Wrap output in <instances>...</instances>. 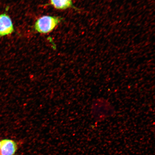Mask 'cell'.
Here are the masks:
<instances>
[{"label":"cell","mask_w":155,"mask_h":155,"mask_svg":"<svg viewBox=\"0 0 155 155\" xmlns=\"http://www.w3.org/2000/svg\"><path fill=\"white\" fill-rule=\"evenodd\" d=\"M0 155H1V154H0Z\"/></svg>","instance_id":"obj_6"},{"label":"cell","mask_w":155,"mask_h":155,"mask_svg":"<svg viewBox=\"0 0 155 155\" xmlns=\"http://www.w3.org/2000/svg\"><path fill=\"white\" fill-rule=\"evenodd\" d=\"M60 17L45 15L36 21L34 28L37 31L41 34H47L52 31L61 22Z\"/></svg>","instance_id":"obj_2"},{"label":"cell","mask_w":155,"mask_h":155,"mask_svg":"<svg viewBox=\"0 0 155 155\" xmlns=\"http://www.w3.org/2000/svg\"><path fill=\"white\" fill-rule=\"evenodd\" d=\"M14 31L12 21L9 15L6 13L0 15V37L8 35Z\"/></svg>","instance_id":"obj_3"},{"label":"cell","mask_w":155,"mask_h":155,"mask_svg":"<svg viewBox=\"0 0 155 155\" xmlns=\"http://www.w3.org/2000/svg\"><path fill=\"white\" fill-rule=\"evenodd\" d=\"M91 113L95 120L101 121L115 115L116 110L108 100L99 97L93 100L91 104Z\"/></svg>","instance_id":"obj_1"},{"label":"cell","mask_w":155,"mask_h":155,"mask_svg":"<svg viewBox=\"0 0 155 155\" xmlns=\"http://www.w3.org/2000/svg\"><path fill=\"white\" fill-rule=\"evenodd\" d=\"M50 3L53 7L58 9L73 8L79 10L73 5L72 0H50Z\"/></svg>","instance_id":"obj_5"},{"label":"cell","mask_w":155,"mask_h":155,"mask_svg":"<svg viewBox=\"0 0 155 155\" xmlns=\"http://www.w3.org/2000/svg\"><path fill=\"white\" fill-rule=\"evenodd\" d=\"M16 143L10 139H4L0 142L1 155H14L17 150Z\"/></svg>","instance_id":"obj_4"}]
</instances>
